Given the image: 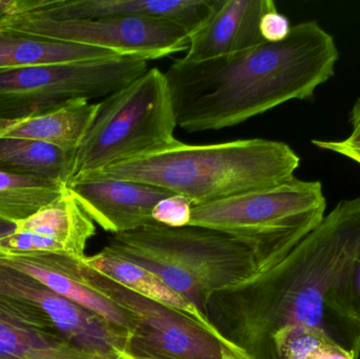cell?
Instances as JSON below:
<instances>
[{
    "instance_id": "15",
    "label": "cell",
    "mask_w": 360,
    "mask_h": 359,
    "mask_svg": "<svg viewBox=\"0 0 360 359\" xmlns=\"http://www.w3.org/2000/svg\"><path fill=\"white\" fill-rule=\"evenodd\" d=\"M273 6H276L273 0H216L209 19L188 36L184 58L209 60L262 44L260 18Z\"/></svg>"
},
{
    "instance_id": "7",
    "label": "cell",
    "mask_w": 360,
    "mask_h": 359,
    "mask_svg": "<svg viewBox=\"0 0 360 359\" xmlns=\"http://www.w3.org/2000/svg\"><path fill=\"white\" fill-rule=\"evenodd\" d=\"M326 209L321 181L293 177L276 187L194 206L188 226L268 242L310 233Z\"/></svg>"
},
{
    "instance_id": "25",
    "label": "cell",
    "mask_w": 360,
    "mask_h": 359,
    "mask_svg": "<svg viewBox=\"0 0 360 359\" xmlns=\"http://www.w3.org/2000/svg\"><path fill=\"white\" fill-rule=\"evenodd\" d=\"M292 27L288 17L279 13L276 6H273L260 18L259 33L264 41L276 44L287 39Z\"/></svg>"
},
{
    "instance_id": "9",
    "label": "cell",
    "mask_w": 360,
    "mask_h": 359,
    "mask_svg": "<svg viewBox=\"0 0 360 359\" xmlns=\"http://www.w3.org/2000/svg\"><path fill=\"white\" fill-rule=\"evenodd\" d=\"M0 27L96 46L120 56L137 57L147 61L184 52L188 48L186 32L165 19L107 17L54 20L19 14L0 19Z\"/></svg>"
},
{
    "instance_id": "26",
    "label": "cell",
    "mask_w": 360,
    "mask_h": 359,
    "mask_svg": "<svg viewBox=\"0 0 360 359\" xmlns=\"http://www.w3.org/2000/svg\"><path fill=\"white\" fill-rule=\"evenodd\" d=\"M312 143L319 149L340 154L360 164V131L351 133L347 138L342 141L313 139Z\"/></svg>"
},
{
    "instance_id": "12",
    "label": "cell",
    "mask_w": 360,
    "mask_h": 359,
    "mask_svg": "<svg viewBox=\"0 0 360 359\" xmlns=\"http://www.w3.org/2000/svg\"><path fill=\"white\" fill-rule=\"evenodd\" d=\"M84 212L112 234L133 231L156 223L154 207L172 192L162 188L120 179L74 176L68 183Z\"/></svg>"
},
{
    "instance_id": "27",
    "label": "cell",
    "mask_w": 360,
    "mask_h": 359,
    "mask_svg": "<svg viewBox=\"0 0 360 359\" xmlns=\"http://www.w3.org/2000/svg\"><path fill=\"white\" fill-rule=\"evenodd\" d=\"M15 227H16L15 223L0 219V240L12 234L14 232Z\"/></svg>"
},
{
    "instance_id": "18",
    "label": "cell",
    "mask_w": 360,
    "mask_h": 359,
    "mask_svg": "<svg viewBox=\"0 0 360 359\" xmlns=\"http://www.w3.org/2000/svg\"><path fill=\"white\" fill-rule=\"evenodd\" d=\"M99 103L70 101L55 109L21 119H0V138L42 141L67 151H77L92 126Z\"/></svg>"
},
{
    "instance_id": "21",
    "label": "cell",
    "mask_w": 360,
    "mask_h": 359,
    "mask_svg": "<svg viewBox=\"0 0 360 359\" xmlns=\"http://www.w3.org/2000/svg\"><path fill=\"white\" fill-rule=\"evenodd\" d=\"M65 189L48 179L0 172V219L16 225L54 202Z\"/></svg>"
},
{
    "instance_id": "1",
    "label": "cell",
    "mask_w": 360,
    "mask_h": 359,
    "mask_svg": "<svg viewBox=\"0 0 360 359\" xmlns=\"http://www.w3.org/2000/svg\"><path fill=\"white\" fill-rule=\"evenodd\" d=\"M360 257V197L340 200L295 247L271 253L251 278L210 295L203 314L248 359H277L274 337L292 325L323 331L360 358L330 308Z\"/></svg>"
},
{
    "instance_id": "24",
    "label": "cell",
    "mask_w": 360,
    "mask_h": 359,
    "mask_svg": "<svg viewBox=\"0 0 360 359\" xmlns=\"http://www.w3.org/2000/svg\"><path fill=\"white\" fill-rule=\"evenodd\" d=\"M193 204L188 198L172 194L160 200L154 207V221L170 228H181L190 225Z\"/></svg>"
},
{
    "instance_id": "14",
    "label": "cell",
    "mask_w": 360,
    "mask_h": 359,
    "mask_svg": "<svg viewBox=\"0 0 360 359\" xmlns=\"http://www.w3.org/2000/svg\"><path fill=\"white\" fill-rule=\"evenodd\" d=\"M78 259L67 255L46 253H0V263L33 276L57 294L98 314L131 337L136 329L134 316L107 295L93 288L80 276Z\"/></svg>"
},
{
    "instance_id": "13",
    "label": "cell",
    "mask_w": 360,
    "mask_h": 359,
    "mask_svg": "<svg viewBox=\"0 0 360 359\" xmlns=\"http://www.w3.org/2000/svg\"><path fill=\"white\" fill-rule=\"evenodd\" d=\"M216 0H35L23 13L37 18L79 20L107 17L165 19L180 25L188 36L209 19Z\"/></svg>"
},
{
    "instance_id": "10",
    "label": "cell",
    "mask_w": 360,
    "mask_h": 359,
    "mask_svg": "<svg viewBox=\"0 0 360 359\" xmlns=\"http://www.w3.org/2000/svg\"><path fill=\"white\" fill-rule=\"evenodd\" d=\"M0 297L54 327L72 344L93 353L120 355L130 335L98 314L57 294L33 276L0 263Z\"/></svg>"
},
{
    "instance_id": "29",
    "label": "cell",
    "mask_w": 360,
    "mask_h": 359,
    "mask_svg": "<svg viewBox=\"0 0 360 359\" xmlns=\"http://www.w3.org/2000/svg\"><path fill=\"white\" fill-rule=\"evenodd\" d=\"M120 355H122V359H136L134 358H131L130 355H128V354L126 353H122Z\"/></svg>"
},
{
    "instance_id": "8",
    "label": "cell",
    "mask_w": 360,
    "mask_h": 359,
    "mask_svg": "<svg viewBox=\"0 0 360 359\" xmlns=\"http://www.w3.org/2000/svg\"><path fill=\"white\" fill-rule=\"evenodd\" d=\"M80 276L136 320L124 353L136 359H224L221 341L190 318L150 301L77 261Z\"/></svg>"
},
{
    "instance_id": "6",
    "label": "cell",
    "mask_w": 360,
    "mask_h": 359,
    "mask_svg": "<svg viewBox=\"0 0 360 359\" xmlns=\"http://www.w3.org/2000/svg\"><path fill=\"white\" fill-rule=\"evenodd\" d=\"M137 57L0 70V119L38 115L70 101L108 97L148 71Z\"/></svg>"
},
{
    "instance_id": "5",
    "label": "cell",
    "mask_w": 360,
    "mask_h": 359,
    "mask_svg": "<svg viewBox=\"0 0 360 359\" xmlns=\"http://www.w3.org/2000/svg\"><path fill=\"white\" fill-rule=\"evenodd\" d=\"M174 105L165 72L148 70L105 97L76 155V174L112 164L175 141Z\"/></svg>"
},
{
    "instance_id": "11",
    "label": "cell",
    "mask_w": 360,
    "mask_h": 359,
    "mask_svg": "<svg viewBox=\"0 0 360 359\" xmlns=\"http://www.w3.org/2000/svg\"><path fill=\"white\" fill-rule=\"evenodd\" d=\"M15 226L12 234L0 240L1 254L46 253L82 259L89 240L96 233L94 221L68 189Z\"/></svg>"
},
{
    "instance_id": "28",
    "label": "cell",
    "mask_w": 360,
    "mask_h": 359,
    "mask_svg": "<svg viewBox=\"0 0 360 359\" xmlns=\"http://www.w3.org/2000/svg\"><path fill=\"white\" fill-rule=\"evenodd\" d=\"M224 359H245L239 358V356L235 355V354L233 353H226V358Z\"/></svg>"
},
{
    "instance_id": "19",
    "label": "cell",
    "mask_w": 360,
    "mask_h": 359,
    "mask_svg": "<svg viewBox=\"0 0 360 359\" xmlns=\"http://www.w3.org/2000/svg\"><path fill=\"white\" fill-rule=\"evenodd\" d=\"M120 56L111 51L0 27V70Z\"/></svg>"
},
{
    "instance_id": "20",
    "label": "cell",
    "mask_w": 360,
    "mask_h": 359,
    "mask_svg": "<svg viewBox=\"0 0 360 359\" xmlns=\"http://www.w3.org/2000/svg\"><path fill=\"white\" fill-rule=\"evenodd\" d=\"M77 151H67L42 141L0 138V172L27 175L67 187L76 174Z\"/></svg>"
},
{
    "instance_id": "22",
    "label": "cell",
    "mask_w": 360,
    "mask_h": 359,
    "mask_svg": "<svg viewBox=\"0 0 360 359\" xmlns=\"http://www.w3.org/2000/svg\"><path fill=\"white\" fill-rule=\"evenodd\" d=\"M274 348L277 359H355L323 331L302 325L279 330Z\"/></svg>"
},
{
    "instance_id": "23",
    "label": "cell",
    "mask_w": 360,
    "mask_h": 359,
    "mask_svg": "<svg viewBox=\"0 0 360 359\" xmlns=\"http://www.w3.org/2000/svg\"><path fill=\"white\" fill-rule=\"evenodd\" d=\"M330 308L345 330L360 345V257L332 294Z\"/></svg>"
},
{
    "instance_id": "16",
    "label": "cell",
    "mask_w": 360,
    "mask_h": 359,
    "mask_svg": "<svg viewBox=\"0 0 360 359\" xmlns=\"http://www.w3.org/2000/svg\"><path fill=\"white\" fill-rule=\"evenodd\" d=\"M0 359H122L86 351L54 327L0 297Z\"/></svg>"
},
{
    "instance_id": "3",
    "label": "cell",
    "mask_w": 360,
    "mask_h": 359,
    "mask_svg": "<svg viewBox=\"0 0 360 359\" xmlns=\"http://www.w3.org/2000/svg\"><path fill=\"white\" fill-rule=\"evenodd\" d=\"M300 166V156L281 141L251 138L188 145L175 139L166 147L77 175L162 188L184 196L194 207L276 187L295 177Z\"/></svg>"
},
{
    "instance_id": "17",
    "label": "cell",
    "mask_w": 360,
    "mask_h": 359,
    "mask_svg": "<svg viewBox=\"0 0 360 359\" xmlns=\"http://www.w3.org/2000/svg\"><path fill=\"white\" fill-rule=\"evenodd\" d=\"M82 261L91 269L113 280L116 284L190 318L198 326L202 327L205 330L214 335L218 341H221L231 353L239 358L248 359L240 351L229 345L218 334L217 331L210 324L207 318L196 306L193 305L186 297L173 290L153 272L122 257L109 254L103 250L93 256L82 257Z\"/></svg>"
},
{
    "instance_id": "4",
    "label": "cell",
    "mask_w": 360,
    "mask_h": 359,
    "mask_svg": "<svg viewBox=\"0 0 360 359\" xmlns=\"http://www.w3.org/2000/svg\"><path fill=\"white\" fill-rule=\"evenodd\" d=\"M302 238L262 242L197 226L156 223L113 234L103 251L153 272L203 314L210 295L251 278L269 254Z\"/></svg>"
},
{
    "instance_id": "2",
    "label": "cell",
    "mask_w": 360,
    "mask_h": 359,
    "mask_svg": "<svg viewBox=\"0 0 360 359\" xmlns=\"http://www.w3.org/2000/svg\"><path fill=\"white\" fill-rule=\"evenodd\" d=\"M338 44L317 21L297 23L283 41L228 56L173 61L165 75L177 126L188 133L243 124L288 101L312 98L335 75Z\"/></svg>"
}]
</instances>
